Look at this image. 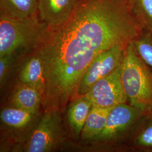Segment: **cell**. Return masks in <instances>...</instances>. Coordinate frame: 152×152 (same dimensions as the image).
Returning <instances> with one entry per match:
<instances>
[{"instance_id": "cell-1", "label": "cell", "mask_w": 152, "mask_h": 152, "mask_svg": "<svg viewBox=\"0 0 152 152\" xmlns=\"http://www.w3.org/2000/svg\"><path fill=\"white\" fill-rule=\"evenodd\" d=\"M141 29L124 0H77L68 19L49 30L36 48L44 63L46 110H59L74 99L93 60L116 46H126Z\"/></svg>"}, {"instance_id": "cell-2", "label": "cell", "mask_w": 152, "mask_h": 152, "mask_svg": "<svg viewBox=\"0 0 152 152\" xmlns=\"http://www.w3.org/2000/svg\"><path fill=\"white\" fill-rule=\"evenodd\" d=\"M122 80L127 100L144 113L152 110V69L138 54L132 42L125 48Z\"/></svg>"}, {"instance_id": "cell-3", "label": "cell", "mask_w": 152, "mask_h": 152, "mask_svg": "<svg viewBox=\"0 0 152 152\" xmlns=\"http://www.w3.org/2000/svg\"><path fill=\"white\" fill-rule=\"evenodd\" d=\"M48 31L37 14L24 19L0 16V58L36 48Z\"/></svg>"}, {"instance_id": "cell-4", "label": "cell", "mask_w": 152, "mask_h": 152, "mask_svg": "<svg viewBox=\"0 0 152 152\" xmlns=\"http://www.w3.org/2000/svg\"><path fill=\"white\" fill-rule=\"evenodd\" d=\"M144 113L130 104H121L115 106L109 112L103 130L93 141L105 145L126 142L127 145Z\"/></svg>"}, {"instance_id": "cell-5", "label": "cell", "mask_w": 152, "mask_h": 152, "mask_svg": "<svg viewBox=\"0 0 152 152\" xmlns=\"http://www.w3.org/2000/svg\"><path fill=\"white\" fill-rule=\"evenodd\" d=\"M62 139L63 129L59 110H46L28 140L24 151L51 152L60 144Z\"/></svg>"}, {"instance_id": "cell-6", "label": "cell", "mask_w": 152, "mask_h": 152, "mask_svg": "<svg viewBox=\"0 0 152 152\" xmlns=\"http://www.w3.org/2000/svg\"><path fill=\"white\" fill-rule=\"evenodd\" d=\"M122 63L112 73L98 81L83 95L92 105L114 107L128 101L122 80Z\"/></svg>"}, {"instance_id": "cell-7", "label": "cell", "mask_w": 152, "mask_h": 152, "mask_svg": "<svg viewBox=\"0 0 152 152\" xmlns=\"http://www.w3.org/2000/svg\"><path fill=\"white\" fill-rule=\"evenodd\" d=\"M126 46H116L102 53L93 60L82 77L77 96H83L100 80L108 76L122 63Z\"/></svg>"}, {"instance_id": "cell-8", "label": "cell", "mask_w": 152, "mask_h": 152, "mask_svg": "<svg viewBox=\"0 0 152 152\" xmlns=\"http://www.w3.org/2000/svg\"><path fill=\"white\" fill-rule=\"evenodd\" d=\"M77 0H38L37 14L49 30L64 24L71 16Z\"/></svg>"}, {"instance_id": "cell-9", "label": "cell", "mask_w": 152, "mask_h": 152, "mask_svg": "<svg viewBox=\"0 0 152 152\" xmlns=\"http://www.w3.org/2000/svg\"><path fill=\"white\" fill-rule=\"evenodd\" d=\"M19 78L22 83L38 89L44 95L46 88L44 63L40 56L36 52L22 66Z\"/></svg>"}, {"instance_id": "cell-10", "label": "cell", "mask_w": 152, "mask_h": 152, "mask_svg": "<svg viewBox=\"0 0 152 152\" xmlns=\"http://www.w3.org/2000/svg\"><path fill=\"white\" fill-rule=\"evenodd\" d=\"M127 147L133 151L152 152V110L143 114Z\"/></svg>"}, {"instance_id": "cell-11", "label": "cell", "mask_w": 152, "mask_h": 152, "mask_svg": "<svg viewBox=\"0 0 152 152\" xmlns=\"http://www.w3.org/2000/svg\"><path fill=\"white\" fill-rule=\"evenodd\" d=\"M42 100L43 94L38 89L21 83L12 93L10 101L12 107L36 113Z\"/></svg>"}, {"instance_id": "cell-12", "label": "cell", "mask_w": 152, "mask_h": 152, "mask_svg": "<svg viewBox=\"0 0 152 152\" xmlns=\"http://www.w3.org/2000/svg\"><path fill=\"white\" fill-rule=\"evenodd\" d=\"M38 0H0V16L24 19L37 14Z\"/></svg>"}, {"instance_id": "cell-13", "label": "cell", "mask_w": 152, "mask_h": 152, "mask_svg": "<svg viewBox=\"0 0 152 152\" xmlns=\"http://www.w3.org/2000/svg\"><path fill=\"white\" fill-rule=\"evenodd\" d=\"M113 107L92 105L81 132L82 140H93L103 130L109 113Z\"/></svg>"}, {"instance_id": "cell-14", "label": "cell", "mask_w": 152, "mask_h": 152, "mask_svg": "<svg viewBox=\"0 0 152 152\" xmlns=\"http://www.w3.org/2000/svg\"><path fill=\"white\" fill-rule=\"evenodd\" d=\"M92 106L91 102L85 96L75 99L68 110V120L75 135L81 134L88 114Z\"/></svg>"}, {"instance_id": "cell-15", "label": "cell", "mask_w": 152, "mask_h": 152, "mask_svg": "<svg viewBox=\"0 0 152 152\" xmlns=\"http://www.w3.org/2000/svg\"><path fill=\"white\" fill-rule=\"evenodd\" d=\"M36 113L12 107L1 110L0 118L4 124L13 129H20L29 125Z\"/></svg>"}, {"instance_id": "cell-16", "label": "cell", "mask_w": 152, "mask_h": 152, "mask_svg": "<svg viewBox=\"0 0 152 152\" xmlns=\"http://www.w3.org/2000/svg\"><path fill=\"white\" fill-rule=\"evenodd\" d=\"M133 43L141 59L152 69V29L142 28Z\"/></svg>"}, {"instance_id": "cell-17", "label": "cell", "mask_w": 152, "mask_h": 152, "mask_svg": "<svg viewBox=\"0 0 152 152\" xmlns=\"http://www.w3.org/2000/svg\"><path fill=\"white\" fill-rule=\"evenodd\" d=\"M133 4L141 18V26L152 29V0H132Z\"/></svg>"}, {"instance_id": "cell-18", "label": "cell", "mask_w": 152, "mask_h": 152, "mask_svg": "<svg viewBox=\"0 0 152 152\" xmlns=\"http://www.w3.org/2000/svg\"><path fill=\"white\" fill-rule=\"evenodd\" d=\"M12 56L7 55L0 58V82L1 85L4 81Z\"/></svg>"}]
</instances>
